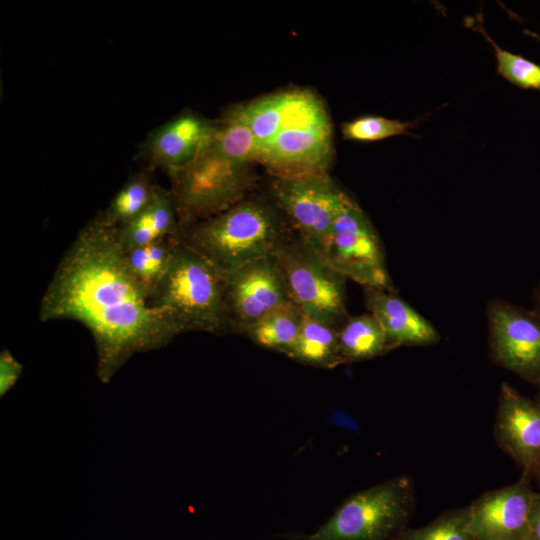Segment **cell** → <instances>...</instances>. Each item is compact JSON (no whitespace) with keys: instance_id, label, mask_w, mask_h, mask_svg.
I'll list each match as a JSON object with an SVG mask.
<instances>
[{"instance_id":"cell-1","label":"cell","mask_w":540,"mask_h":540,"mask_svg":"<svg viewBox=\"0 0 540 540\" xmlns=\"http://www.w3.org/2000/svg\"><path fill=\"white\" fill-rule=\"evenodd\" d=\"M39 318L74 320L89 330L103 383L133 355L160 349L177 336L130 272L117 228L98 216L60 259L41 299Z\"/></svg>"},{"instance_id":"cell-2","label":"cell","mask_w":540,"mask_h":540,"mask_svg":"<svg viewBox=\"0 0 540 540\" xmlns=\"http://www.w3.org/2000/svg\"><path fill=\"white\" fill-rule=\"evenodd\" d=\"M257 145L228 113L213 127L193 160L171 178L180 229L214 217L246 198L254 183Z\"/></svg>"},{"instance_id":"cell-3","label":"cell","mask_w":540,"mask_h":540,"mask_svg":"<svg viewBox=\"0 0 540 540\" xmlns=\"http://www.w3.org/2000/svg\"><path fill=\"white\" fill-rule=\"evenodd\" d=\"M289 234L276 206L260 198H245L214 217L180 229L178 239L225 276L271 256Z\"/></svg>"},{"instance_id":"cell-4","label":"cell","mask_w":540,"mask_h":540,"mask_svg":"<svg viewBox=\"0 0 540 540\" xmlns=\"http://www.w3.org/2000/svg\"><path fill=\"white\" fill-rule=\"evenodd\" d=\"M150 302L177 335L216 334L230 328L224 275L179 239Z\"/></svg>"},{"instance_id":"cell-5","label":"cell","mask_w":540,"mask_h":540,"mask_svg":"<svg viewBox=\"0 0 540 540\" xmlns=\"http://www.w3.org/2000/svg\"><path fill=\"white\" fill-rule=\"evenodd\" d=\"M415 505V488L407 475L359 491L309 534L291 540H393L407 524Z\"/></svg>"},{"instance_id":"cell-6","label":"cell","mask_w":540,"mask_h":540,"mask_svg":"<svg viewBox=\"0 0 540 540\" xmlns=\"http://www.w3.org/2000/svg\"><path fill=\"white\" fill-rule=\"evenodd\" d=\"M291 299L308 316L340 326L347 318L345 278L298 235L273 252Z\"/></svg>"},{"instance_id":"cell-7","label":"cell","mask_w":540,"mask_h":540,"mask_svg":"<svg viewBox=\"0 0 540 540\" xmlns=\"http://www.w3.org/2000/svg\"><path fill=\"white\" fill-rule=\"evenodd\" d=\"M271 193L297 235L323 255L336 216L349 196L327 173L274 176Z\"/></svg>"},{"instance_id":"cell-8","label":"cell","mask_w":540,"mask_h":540,"mask_svg":"<svg viewBox=\"0 0 540 540\" xmlns=\"http://www.w3.org/2000/svg\"><path fill=\"white\" fill-rule=\"evenodd\" d=\"M323 256L345 279L393 291L379 236L350 197L336 216Z\"/></svg>"},{"instance_id":"cell-9","label":"cell","mask_w":540,"mask_h":540,"mask_svg":"<svg viewBox=\"0 0 540 540\" xmlns=\"http://www.w3.org/2000/svg\"><path fill=\"white\" fill-rule=\"evenodd\" d=\"M332 155L331 123L319 101L262 147L257 163L274 176L327 173Z\"/></svg>"},{"instance_id":"cell-10","label":"cell","mask_w":540,"mask_h":540,"mask_svg":"<svg viewBox=\"0 0 540 540\" xmlns=\"http://www.w3.org/2000/svg\"><path fill=\"white\" fill-rule=\"evenodd\" d=\"M224 277L230 328L240 333L272 311L293 303L272 255L251 261Z\"/></svg>"},{"instance_id":"cell-11","label":"cell","mask_w":540,"mask_h":540,"mask_svg":"<svg viewBox=\"0 0 540 540\" xmlns=\"http://www.w3.org/2000/svg\"><path fill=\"white\" fill-rule=\"evenodd\" d=\"M487 314L493 360L540 384V317L502 301L491 302Z\"/></svg>"},{"instance_id":"cell-12","label":"cell","mask_w":540,"mask_h":540,"mask_svg":"<svg viewBox=\"0 0 540 540\" xmlns=\"http://www.w3.org/2000/svg\"><path fill=\"white\" fill-rule=\"evenodd\" d=\"M494 435L522 474L540 484V405L505 382L500 388Z\"/></svg>"},{"instance_id":"cell-13","label":"cell","mask_w":540,"mask_h":540,"mask_svg":"<svg viewBox=\"0 0 540 540\" xmlns=\"http://www.w3.org/2000/svg\"><path fill=\"white\" fill-rule=\"evenodd\" d=\"M535 492L521 474L514 483L478 496L469 506L468 531L474 540H524Z\"/></svg>"},{"instance_id":"cell-14","label":"cell","mask_w":540,"mask_h":540,"mask_svg":"<svg viewBox=\"0 0 540 540\" xmlns=\"http://www.w3.org/2000/svg\"><path fill=\"white\" fill-rule=\"evenodd\" d=\"M213 122L185 113L155 129L142 146V156L151 168L171 177L190 163L211 132Z\"/></svg>"},{"instance_id":"cell-15","label":"cell","mask_w":540,"mask_h":540,"mask_svg":"<svg viewBox=\"0 0 540 540\" xmlns=\"http://www.w3.org/2000/svg\"><path fill=\"white\" fill-rule=\"evenodd\" d=\"M366 307L382 327L392 349L439 341L435 327L393 291L364 287Z\"/></svg>"},{"instance_id":"cell-16","label":"cell","mask_w":540,"mask_h":540,"mask_svg":"<svg viewBox=\"0 0 540 540\" xmlns=\"http://www.w3.org/2000/svg\"><path fill=\"white\" fill-rule=\"evenodd\" d=\"M318 102L308 91H286L239 105L227 113L248 128L259 151L285 126Z\"/></svg>"},{"instance_id":"cell-17","label":"cell","mask_w":540,"mask_h":540,"mask_svg":"<svg viewBox=\"0 0 540 540\" xmlns=\"http://www.w3.org/2000/svg\"><path fill=\"white\" fill-rule=\"evenodd\" d=\"M180 231L176 204L170 190L159 188L150 206L130 223L117 228L125 251L178 237Z\"/></svg>"},{"instance_id":"cell-18","label":"cell","mask_w":540,"mask_h":540,"mask_svg":"<svg viewBox=\"0 0 540 540\" xmlns=\"http://www.w3.org/2000/svg\"><path fill=\"white\" fill-rule=\"evenodd\" d=\"M338 326L305 315L298 338L287 356L301 363L321 368H334L345 363Z\"/></svg>"},{"instance_id":"cell-19","label":"cell","mask_w":540,"mask_h":540,"mask_svg":"<svg viewBox=\"0 0 540 540\" xmlns=\"http://www.w3.org/2000/svg\"><path fill=\"white\" fill-rule=\"evenodd\" d=\"M338 336L345 363L372 359L392 350L371 313L347 317L338 328Z\"/></svg>"},{"instance_id":"cell-20","label":"cell","mask_w":540,"mask_h":540,"mask_svg":"<svg viewBox=\"0 0 540 540\" xmlns=\"http://www.w3.org/2000/svg\"><path fill=\"white\" fill-rule=\"evenodd\" d=\"M150 172L151 169H146L131 176L97 216L116 228L137 218L150 206L160 188Z\"/></svg>"},{"instance_id":"cell-21","label":"cell","mask_w":540,"mask_h":540,"mask_svg":"<svg viewBox=\"0 0 540 540\" xmlns=\"http://www.w3.org/2000/svg\"><path fill=\"white\" fill-rule=\"evenodd\" d=\"M303 318L301 309L290 303L258 320L244 334L261 347L287 355L298 338Z\"/></svg>"},{"instance_id":"cell-22","label":"cell","mask_w":540,"mask_h":540,"mask_svg":"<svg viewBox=\"0 0 540 540\" xmlns=\"http://www.w3.org/2000/svg\"><path fill=\"white\" fill-rule=\"evenodd\" d=\"M177 242L171 237L125 251L130 272L149 297L167 272Z\"/></svg>"},{"instance_id":"cell-23","label":"cell","mask_w":540,"mask_h":540,"mask_svg":"<svg viewBox=\"0 0 540 540\" xmlns=\"http://www.w3.org/2000/svg\"><path fill=\"white\" fill-rule=\"evenodd\" d=\"M477 24L472 29L480 32L494 48L497 59V73L515 86L523 89L540 91V65L502 49L484 30L481 14L477 15Z\"/></svg>"},{"instance_id":"cell-24","label":"cell","mask_w":540,"mask_h":540,"mask_svg":"<svg viewBox=\"0 0 540 540\" xmlns=\"http://www.w3.org/2000/svg\"><path fill=\"white\" fill-rule=\"evenodd\" d=\"M468 516V506L451 509L422 527H406L393 540H474L468 531Z\"/></svg>"},{"instance_id":"cell-25","label":"cell","mask_w":540,"mask_h":540,"mask_svg":"<svg viewBox=\"0 0 540 540\" xmlns=\"http://www.w3.org/2000/svg\"><path fill=\"white\" fill-rule=\"evenodd\" d=\"M416 124L388 119L381 116H362L342 125V133L346 139L372 142L383 140L392 136L409 134L408 129Z\"/></svg>"},{"instance_id":"cell-26","label":"cell","mask_w":540,"mask_h":540,"mask_svg":"<svg viewBox=\"0 0 540 540\" xmlns=\"http://www.w3.org/2000/svg\"><path fill=\"white\" fill-rule=\"evenodd\" d=\"M23 365L7 350L0 353V396H5L21 376Z\"/></svg>"},{"instance_id":"cell-27","label":"cell","mask_w":540,"mask_h":540,"mask_svg":"<svg viewBox=\"0 0 540 540\" xmlns=\"http://www.w3.org/2000/svg\"><path fill=\"white\" fill-rule=\"evenodd\" d=\"M524 540H540V492H535Z\"/></svg>"},{"instance_id":"cell-28","label":"cell","mask_w":540,"mask_h":540,"mask_svg":"<svg viewBox=\"0 0 540 540\" xmlns=\"http://www.w3.org/2000/svg\"><path fill=\"white\" fill-rule=\"evenodd\" d=\"M537 315L540 317V285L536 291Z\"/></svg>"},{"instance_id":"cell-29","label":"cell","mask_w":540,"mask_h":540,"mask_svg":"<svg viewBox=\"0 0 540 540\" xmlns=\"http://www.w3.org/2000/svg\"><path fill=\"white\" fill-rule=\"evenodd\" d=\"M524 33L538 41H540V34H537V33H534V32H531L529 30H524Z\"/></svg>"},{"instance_id":"cell-30","label":"cell","mask_w":540,"mask_h":540,"mask_svg":"<svg viewBox=\"0 0 540 540\" xmlns=\"http://www.w3.org/2000/svg\"><path fill=\"white\" fill-rule=\"evenodd\" d=\"M536 402L540 405V393H539V395H538V397H537Z\"/></svg>"}]
</instances>
